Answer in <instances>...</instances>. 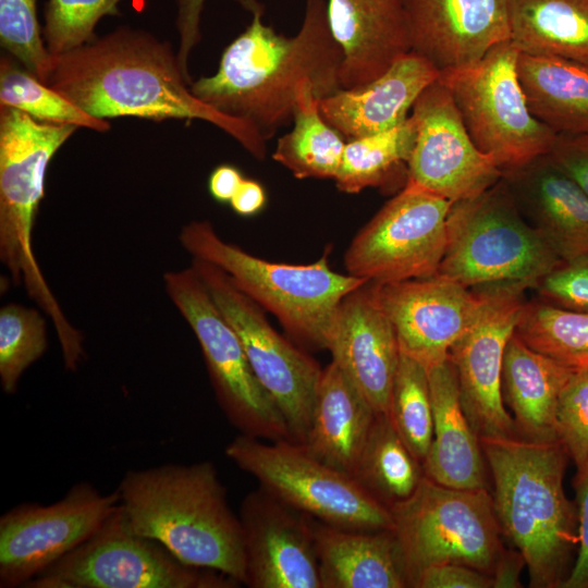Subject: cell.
Segmentation results:
<instances>
[{
    "instance_id": "1",
    "label": "cell",
    "mask_w": 588,
    "mask_h": 588,
    "mask_svg": "<svg viewBox=\"0 0 588 588\" xmlns=\"http://www.w3.org/2000/svg\"><path fill=\"white\" fill-rule=\"evenodd\" d=\"M45 84L99 119L200 120L262 160L267 142L249 123L223 114L191 90L170 41L121 25L61 54H51Z\"/></svg>"
},
{
    "instance_id": "2",
    "label": "cell",
    "mask_w": 588,
    "mask_h": 588,
    "mask_svg": "<svg viewBox=\"0 0 588 588\" xmlns=\"http://www.w3.org/2000/svg\"><path fill=\"white\" fill-rule=\"evenodd\" d=\"M252 21L223 51L217 72L191 84L192 93L219 112L253 125L267 142L293 121L297 91L309 82L318 99L342 89L343 52L327 15V0H306L294 36L262 22L257 0H236Z\"/></svg>"
},
{
    "instance_id": "3",
    "label": "cell",
    "mask_w": 588,
    "mask_h": 588,
    "mask_svg": "<svg viewBox=\"0 0 588 588\" xmlns=\"http://www.w3.org/2000/svg\"><path fill=\"white\" fill-rule=\"evenodd\" d=\"M479 441L502 535L524 556L529 586L562 588L579 547L577 506L563 488L571 461L565 446L559 439Z\"/></svg>"
},
{
    "instance_id": "4",
    "label": "cell",
    "mask_w": 588,
    "mask_h": 588,
    "mask_svg": "<svg viewBox=\"0 0 588 588\" xmlns=\"http://www.w3.org/2000/svg\"><path fill=\"white\" fill-rule=\"evenodd\" d=\"M118 492L131 529L183 564L246 583L243 531L210 461L127 470Z\"/></svg>"
},
{
    "instance_id": "5",
    "label": "cell",
    "mask_w": 588,
    "mask_h": 588,
    "mask_svg": "<svg viewBox=\"0 0 588 588\" xmlns=\"http://www.w3.org/2000/svg\"><path fill=\"white\" fill-rule=\"evenodd\" d=\"M77 126L37 121L0 106V259L14 285H23L52 321L68 365L85 356L75 329L48 286L33 248V230L51 158Z\"/></svg>"
},
{
    "instance_id": "6",
    "label": "cell",
    "mask_w": 588,
    "mask_h": 588,
    "mask_svg": "<svg viewBox=\"0 0 588 588\" xmlns=\"http://www.w3.org/2000/svg\"><path fill=\"white\" fill-rule=\"evenodd\" d=\"M179 241L193 258L223 270L244 294L273 315L297 343L313 348L327 350L339 305L368 282L333 271L328 253L308 265L256 257L221 238L208 220L186 223Z\"/></svg>"
},
{
    "instance_id": "7",
    "label": "cell",
    "mask_w": 588,
    "mask_h": 588,
    "mask_svg": "<svg viewBox=\"0 0 588 588\" xmlns=\"http://www.w3.org/2000/svg\"><path fill=\"white\" fill-rule=\"evenodd\" d=\"M562 262L500 180L480 195L452 204L437 274L466 287L505 281L535 287Z\"/></svg>"
},
{
    "instance_id": "8",
    "label": "cell",
    "mask_w": 588,
    "mask_h": 588,
    "mask_svg": "<svg viewBox=\"0 0 588 588\" xmlns=\"http://www.w3.org/2000/svg\"><path fill=\"white\" fill-rule=\"evenodd\" d=\"M408 586L425 568L455 563L490 577L504 551L488 489H457L424 476L415 492L390 507Z\"/></svg>"
},
{
    "instance_id": "9",
    "label": "cell",
    "mask_w": 588,
    "mask_h": 588,
    "mask_svg": "<svg viewBox=\"0 0 588 588\" xmlns=\"http://www.w3.org/2000/svg\"><path fill=\"white\" fill-rule=\"evenodd\" d=\"M224 453L262 489L317 520L354 530L393 529L389 507L354 477L317 460L299 443L267 444L241 433Z\"/></svg>"
},
{
    "instance_id": "10",
    "label": "cell",
    "mask_w": 588,
    "mask_h": 588,
    "mask_svg": "<svg viewBox=\"0 0 588 588\" xmlns=\"http://www.w3.org/2000/svg\"><path fill=\"white\" fill-rule=\"evenodd\" d=\"M518 54L510 39L479 61L439 76L474 144L502 170L549 154L556 137L527 106L517 74Z\"/></svg>"
},
{
    "instance_id": "11",
    "label": "cell",
    "mask_w": 588,
    "mask_h": 588,
    "mask_svg": "<svg viewBox=\"0 0 588 588\" xmlns=\"http://www.w3.org/2000/svg\"><path fill=\"white\" fill-rule=\"evenodd\" d=\"M166 292L194 332L216 399L242 434L270 442L293 441L278 405L256 377L242 342L191 266L167 271Z\"/></svg>"
},
{
    "instance_id": "12",
    "label": "cell",
    "mask_w": 588,
    "mask_h": 588,
    "mask_svg": "<svg viewBox=\"0 0 588 588\" xmlns=\"http://www.w3.org/2000/svg\"><path fill=\"white\" fill-rule=\"evenodd\" d=\"M219 572L183 564L159 542L134 532L121 506L83 543L24 588H234Z\"/></svg>"
},
{
    "instance_id": "13",
    "label": "cell",
    "mask_w": 588,
    "mask_h": 588,
    "mask_svg": "<svg viewBox=\"0 0 588 588\" xmlns=\"http://www.w3.org/2000/svg\"><path fill=\"white\" fill-rule=\"evenodd\" d=\"M192 267L237 333L256 377L284 416L293 441L303 444L322 369L282 336L268 321L265 310L223 270L197 258H193Z\"/></svg>"
},
{
    "instance_id": "14",
    "label": "cell",
    "mask_w": 588,
    "mask_h": 588,
    "mask_svg": "<svg viewBox=\"0 0 588 588\" xmlns=\"http://www.w3.org/2000/svg\"><path fill=\"white\" fill-rule=\"evenodd\" d=\"M452 204L404 185L351 242L344 254L347 273L372 284L437 274Z\"/></svg>"
},
{
    "instance_id": "15",
    "label": "cell",
    "mask_w": 588,
    "mask_h": 588,
    "mask_svg": "<svg viewBox=\"0 0 588 588\" xmlns=\"http://www.w3.org/2000/svg\"><path fill=\"white\" fill-rule=\"evenodd\" d=\"M477 287L482 295L479 314L449 353L456 370L460 401L479 439L522 437L504 407L501 375L506 343L527 302L525 292L532 286L505 281Z\"/></svg>"
},
{
    "instance_id": "16",
    "label": "cell",
    "mask_w": 588,
    "mask_h": 588,
    "mask_svg": "<svg viewBox=\"0 0 588 588\" xmlns=\"http://www.w3.org/2000/svg\"><path fill=\"white\" fill-rule=\"evenodd\" d=\"M119 504L118 490L101 493L81 481L54 503H22L2 514L0 587L24 588L89 538Z\"/></svg>"
},
{
    "instance_id": "17",
    "label": "cell",
    "mask_w": 588,
    "mask_h": 588,
    "mask_svg": "<svg viewBox=\"0 0 588 588\" xmlns=\"http://www.w3.org/2000/svg\"><path fill=\"white\" fill-rule=\"evenodd\" d=\"M411 115L416 138L405 185L456 203L480 195L501 180L502 169L474 144L439 78L421 93Z\"/></svg>"
},
{
    "instance_id": "18",
    "label": "cell",
    "mask_w": 588,
    "mask_h": 588,
    "mask_svg": "<svg viewBox=\"0 0 588 588\" xmlns=\"http://www.w3.org/2000/svg\"><path fill=\"white\" fill-rule=\"evenodd\" d=\"M370 284L394 328L400 352L427 369L449 357L482 305L477 286L466 287L438 274Z\"/></svg>"
},
{
    "instance_id": "19",
    "label": "cell",
    "mask_w": 588,
    "mask_h": 588,
    "mask_svg": "<svg viewBox=\"0 0 588 588\" xmlns=\"http://www.w3.org/2000/svg\"><path fill=\"white\" fill-rule=\"evenodd\" d=\"M246 583L250 588H321L311 517L261 487L242 500Z\"/></svg>"
},
{
    "instance_id": "20",
    "label": "cell",
    "mask_w": 588,
    "mask_h": 588,
    "mask_svg": "<svg viewBox=\"0 0 588 588\" xmlns=\"http://www.w3.org/2000/svg\"><path fill=\"white\" fill-rule=\"evenodd\" d=\"M411 51L440 73L511 39L510 0H404Z\"/></svg>"
},
{
    "instance_id": "21",
    "label": "cell",
    "mask_w": 588,
    "mask_h": 588,
    "mask_svg": "<svg viewBox=\"0 0 588 588\" xmlns=\"http://www.w3.org/2000/svg\"><path fill=\"white\" fill-rule=\"evenodd\" d=\"M334 363L377 414L389 412L400 346L394 328L369 282L338 307L328 346Z\"/></svg>"
},
{
    "instance_id": "22",
    "label": "cell",
    "mask_w": 588,
    "mask_h": 588,
    "mask_svg": "<svg viewBox=\"0 0 588 588\" xmlns=\"http://www.w3.org/2000/svg\"><path fill=\"white\" fill-rule=\"evenodd\" d=\"M516 207L563 260L588 254V197L549 155L502 170Z\"/></svg>"
},
{
    "instance_id": "23",
    "label": "cell",
    "mask_w": 588,
    "mask_h": 588,
    "mask_svg": "<svg viewBox=\"0 0 588 588\" xmlns=\"http://www.w3.org/2000/svg\"><path fill=\"white\" fill-rule=\"evenodd\" d=\"M327 15L343 52L342 89L369 84L411 51L404 0H327Z\"/></svg>"
},
{
    "instance_id": "24",
    "label": "cell",
    "mask_w": 588,
    "mask_h": 588,
    "mask_svg": "<svg viewBox=\"0 0 588 588\" xmlns=\"http://www.w3.org/2000/svg\"><path fill=\"white\" fill-rule=\"evenodd\" d=\"M439 76L429 61L409 51L369 84L319 99V111L347 142L382 133L406 121L418 97Z\"/></svg>"
},
{
    "instance_id": "25",
    "label": "cell",
    "mask_w": 588,
    "mask_h": 588,
    "mask_svg": "<svg viewBox=\"0 0 588 588\" xmlns=\"http://www.w3.org/2000/svg\"><path fill=\"white\" fill-rule=\"evenodd\" d=\"M428 376L433 434L422 463L425 476L451 488L488 489L487 463L463 411L453 363L448 357L428 368Z\"/></svg>"
},
{
    "instance_id": "26",
    "label": "cell",
    "mask_w": 588,
    "mask_h": 588,
    "mask_svg": "<svg viewBox=\"0 0 588 588\" xmlns=\"http://www.w3.org/2000/svg\"><path fill=\"white\" fill-rule=\"evenodd\" d=\"M311 524L321 588L409 587L392 529H345L313 517Z\"/></svg>"
},
{
    "instance_id": "27",
    "label": "cell",
    "mask_w": 588,
    "mask_h": 588,
    "mask_svg": "<svg viewBox=\"0 0 588 588\" xmlns=\"http://www.w3.org/2000/svg\"><path fill=\"white\" fill-rule=\"evenodd\" d=\"M377 413L334 364L321 371L305 450L324 464L354 476Z\"/></svg>"
},
{
    "instance_id": "28",
    "label": "cell",
    "mask_w": 588,
    "mask_h": 588,
    "mask_svg": "<svg viewBox=\"0 0 588 588\" xmlns=\"http://www.w3.org/2000/svg\"><path fill=\"white\" fill-rule=\"evenodd\" d=\"M574 372L534 351L513 333L503 354L502 394L514 413L523 438L536 441L558 439V404Z\"/></svg>"
},
{
    "instance_id": "29",
    "label": "cell",
    "mask_w": 588,
    "mask_h": 588,
    "mask_svg": "<svg viewBox=\"0 0 588 588\" xmlns=\"http://www.w3.org/2000/svg\"><path fill=\"white\" fill-rule=\"evenodd\" d=\"M517 74L536 119L555 134L588 135V63L519 52Z\"/></svg>"
},
{
    "instance_id": "30",
    "label": "cell",
    "mask_w": 588,
    "mask_h": 588,
    "mask_svg": "<svg viewBox=\"0 0 588 588\" xmlns=\"http://www.w3.org/2000/svg\"><path fill=\"white\" fill-rule=\"evenodd\" d=\"M519 52L588 63V0H510Z\"/></svg>"
},
{
    "instance_id": "31",
    "label": "cell",
    "mask_w": 588,
    "mask_h": 588,
    "mask_svg": "<svg viewBox=\"0 0 588 588\" xmlns=\"http://www.w3.org/2000/svg\"><path fill=\"white\" fill-rule=\"evenodd\" d=\"M293 128L278 139L272 159L299 180L335 179L345 138L320 114L319 99L309 82L297 91Z\"/></svg>"
},
{
    "instance_id": "32",
    "label": "cell",
    "mask_w": 588,
    "mask_h": 588,
    "mask_svg": "<svg viewBox=\"0 0 588 588\" xmlns=\"http://www.w3.org/2000/svg\"><path fill=\"white\" fill-rule=\"evenodd\" d=\"M425 476L387 414H377L354 479L387 507L408 499Z\"/></svg>"
},
{
    "instance_id": "33",
    "label": "cell",
    "mask_w": 588,
    "mask_h": 588,
    "mask_svg": "<svg viewBox=\"0 0 588 588\" xmlns=\"http://www.w3.org/2000/svg\"><path fill=\"white\" fill-rule=\"evenodd\" d=\"M415 138L416 126L409 115L389 131L348 140L334 179L338 189L356 194L383 186L403 170L407 171Z\"/></svg>"
},
{
    "instance_id": "34",
    "label": "cell",
    "mask_w": 588,
    "mask_h": 588,
    "mask_svg": "<svg viewBox=\"0 0 588 588\" xmlns=\"http://www.w3.org/2000/svg\"><path fill=\"white\" fill-rule=\"evenodd\" d=\"M514 333L534 351L573 371H588V311L526 302Z\"/></svg>"
},
{
    "instance_id": "35",
    "label": "cell",
    "mask_w": 588,
    "mask_h": 588,
    "mask_svg": "<svg viewBox=\"0 0 588 588\" xmlns=\"http://www.w3.org/2000/svg\"><path fill=\"white\" fill-rule=\"evenodd\" d=\"M0 106L19 109L41 122L71 124L100 133L111 128L108 120L85 112L9 53L0 58Z\"/></svg>"
},
{
    "instance_id": "36",
    "label": "cell",
    "mask_w": 588,
    "mask_h": 588,
    "mask_svg": "<svg viewBox=\"0 0 588 588\" xmlns=\"http://www.w3.org/2000/svg\"><path fill=\"white\" fill-rule=\"evenodd\" d=\"M388 416L395 430L422 464L433 434L432 404L428 369L400 353Z\"/></svg>"
},
{
    "instance_id": "37",
    "label": "cell",
    "mask_w": 588,
    "mask_h": 588,
    "mask_svg": "<svg viewBox=\"0 0 588 588\" xmlns=\"http://www.w3.org/2000/svg\"><path fill=\"white\" fill-rule=\"evenodd\" d=\"M48 347L46 320L41 314L10 303L0 309V383L2 391L14 394L25 370Z\"/></svg>"
},
{
    "instance_id": "38",
    "label": "cell",
    "mask_w": 588,
    "mask_h": 588,
    "mask_svg": "<svg viewBox=\"0 0 588 588\" xmlns=\"http://www.w3.org/2000/svg\"><path fill=\"white\" fill-rule=\"evenodd\" d=\"M122 0H48L44 12L42 37L50 54L76 49L97 35L98 22L120 15Z\"/></svg>"
},
{
    "instance_id": "39",
    "label": "cell",
    "mask_w": 588,
    "mask_h": 588,
    "mask_svg": "<svg viewBox=\"0 0 588 588\" xmlns=\"http://www.w3.org/2000/svg\"><path fill=\"white\" fill-rule=\"evenodd\" d=\"M0 44L27 71L46 82L51 54L37 17V0H0Z\"/></svg>"
},
{
    "instance_id": "40",
    "label": "cell",
    "mask_w": 588,
    "mask_h": 588,
    "mask_svg": "<svg viewBox=\"0 0 588 588\" xmlns=\"http://www.w3.org/2000/svg\"><path fill=\"white\" fill-rule=\"evenodd\" d=\"M555 431L576 467L588 462V371H575L563 389Z\"/></svg>"
},
{
    "instance_id": "41",
    "label": "cell",
    "mask_w": 588,
    "mask_h": 588,
    "mask_svg": "<svg viewBox=\"0 0 588 588\" xmlns=\"http://www.w3.org/2000/svg\"><path fill=\"white\" fill-rule=\"evenodd\" d=\"M542 301L588 311V254L563 261L535 285Z\"/></svg>"
},
{
    "instance_id": "42",
    "label": "cell",
    "mask_w": 588,
    "mask_h": 588,
    "mask_svg": "<svg viewBox=\"0 0 588 588\" xmlns=\"http://www.w3.org/2000/svg\"><path fill=\"white\" fill-rule=\"evenodd\" d=\"M578 515L579 547L573 569L562 588H588V462L573 478Z\"/></svg>"
},
{
    "instance_id": "43",
    "label": "cell",
    "mask_w": 588,
    "mask_h": 588,
    "mask_svg": "<svg viewBox=\"0 0 588 588\" xmlns=\"http://www.w3.org/2000/svg\"><path fill=\"white\" fill-rule=\"evenodd\" d=\"M206 0H175V29L179 37L177 60L184 78L193 83L189 57L201 40V14Z\"/></svg>"
},
{
    "instance_id": "44",
    "label": "cell",
    "mask_w": 588,
    "mask_h": 588,
    "mask_svg": "<svg viewBox=\"0 0 588 588\" xmlns=\"http://www.w3.org/2000/svg\"><path fill=\"white\" fill-rule=\"evenodd\" d=\"M414 588H493L492 578L480 571L455 563H441L425 568Z\"/></svg>"
},
{
    "instance_id": "45",
    "label": "cell",
    "mask_w": 588,
    "mask_h": 588,
    "mask_svg": "<svg viewBox=\"0 0 588 588\" xmlns=\"http://www.w3.org/2000/svg\"><path fill=\"white\" fill-rule=\"evenodd\" d=\"M549 155L588 197V135L556 134Z\"/></svg>"
},
{
    "instance_id": "46",
    "label": "cell",
    "mask_w": 588,
    "mask_h": 588,
    "mask_svg": "<svg viewBox=\"0 0 588 588\" xmlns=\"http://www.w3.org/2000/svg\"><path fill=\"white\" fill-rule=\"evenodd\" d=\"M266 192L262 185L250 179H243L230 205L235 213L249 217L258 213L266 204Z\"/></svg>"
},
{
    "instance_id": "47",
    "label": "cell",
    "mask_w": 588,
    "mask_h": 588,
    "mask_svg": "<svg viewBox=\"0 0 588 588\" xmlns=\"http://www.w3.org/2000/svg\"><path fill=\"white\" fill-rule=\"evenodd\" d=\"M525 566V559L518 550L504 549L491 575L493 588L520 587L519 576Z\"/></svg>"
},
{
    "instance_id": "48",
    "label": "cell",
    "mask_w": 588,
    "mask_h": 588,
    "mask_svg": "<svg viewBox=\"0 0 588 588\" xmlns=\"http://www.w3.org/2000/svg\"><path fill=\"white\" fill-rule=\"evenodd\" d=\"M243 179L242 173L235 167L221 164L209 176V193L217 201L230 203Z\"/></svg>"
}]
</instances>
